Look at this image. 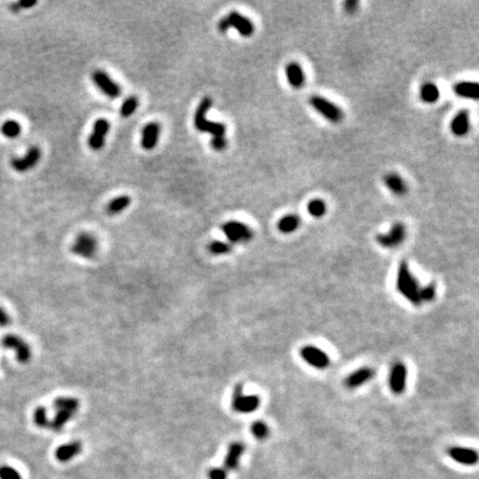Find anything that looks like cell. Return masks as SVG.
I'll return each instance as SVG.
<instances>
[{"label":"cell","instance_id":"28","mask_svg":"<svg viewBox=\"0 0 479 479\" xmlns=\"http://www.w3.org/2000/svg\"><path fill=\"white\" fill-rule=\"evenodd\" d=\"M307 212L313 217H322L326 213V203L321 199H313L308 202Z\"/></svg>","mask_w":479,"mask_h":479},{"label":"cell","instance_id":"27","mask_svg":"<svg viewBox=\"0 0 479 479\" xmlns=\"http://www.w3.org/2000/svg\"><path fill=\"white\" fill-rule=\"evenodd\" d=\"M130 203H131V199L128 195H121L111 201L106 210H108L109 214H118V213L127 209Z\"/></svg>","mask_w":479,"mask_h":479},{"label":"cell","instance_id":"14","mask_svg":"<svg viewBox=\"0 0 479 479\" xmlns=\"http://www.w3.org/2000/svg\"><path fill=\"white\" fill-rule=\"evenodd\" d=\"M110 123L108 120L99 119L94 124L93 133L88 139L89 147L93 150H100L104 146V139L109 132Z\"/></svg>","mask_w":479,"mask_h":479},{"label":"cell","instance_id":"18","mask_svg":"<svg viewBox=\"0 0 479 479\" xmlns=\"http://www.w3.org/2000/svg\"><path fill=\"white\" fill-rule=\"evenodd\" d=\"M245 451V446L243 443L234 442L230 444L227 448L226 456L224 458V469L225 471H235L240 465V461L242 455Z\"/></svg>","mask_w":479,"mask_h":479},{"label":"cell","instance_id":"21","mask_svg":"<svg viewBox=\"0 0 479 479\" xmlns=\"http://www.w3.org/2000/svg\"><path fill=\"white\" fill-rule=\"evenodd\" d=\"M471 129L469 122V113L467 110H461L455 115L451 122V131L456 137H464Z\"/></svg>","mask_w":479,"mask_h":479},{"label":"cell","instance_id":"11","mask_svg":"<svg viewBox=\"0 0 479 479\" xmlns=\"http://www.w3.org/2000/svg\"><path fill=\"white\" fill-rule=\"evenodd\" d=\"M93 80L95 85L102 91V93L108 96L109 98L114 99L118 98L121 95L120 86L110 78L108 74H105L102 70H96L93 74Z\"/></svg>","mask_w":479,"mask_h":479},{"label":"cell","instance_id":"36","mask_svg":"<svg viewBox=\"0 0 479 479\" xmlns=\"http://www.w3.org/2000/svg\"><path fill=\"white\" fill-rule=\"evenodd\" d=\"M211 146L213 149L216 150V151H223L227 146L225 135H221V137H213L211 140Z\"/></svg>","mask_w":479,"mask_h":479},{"label":"cell","instance_id":"1","mask_svg":"<svg viewBox=\"0 0 479 479\" xmlns=\"http://www.w3.org/2000/svg\"><path fill=\"white\" fill-rule=\"evenodd\" d=\"M396 287H397V291L414 305L418 306L422 304V299H420V288L422 287L413 273L410 272L408 263L406 261H401L398 265Z\"/></svg>","mask_w":479,"mask_h":479},{"label":"cell","instance_id":"7","mask_svg":"<svg viewBox=\"0 0 479 479\" xmlns=\"http://www.w3.org/2000/svg\"><path fill=\"white\" fill-rule=\"evenodd\" d=\"M71 252L84 259H93L98 252V241L96 236L88 232H82L75 240L71 246Z\"/></svg>","mask_w":479,"mask_h":479},{"label":"cell","instance_id":"3","mask_svg":"<svg viewBox=\"0 0 479 479\" xmlns=\"http://www.w3.org/2000/svg\"><path fill=\"white\" fill-rule=\"evenodd\" d=\"M211 106L212 99L210 96H205L201 100L194 113V125L199 131L210 132L213 137H221V135L225 134V125L221 122H213V121L206 119V113Z\"/></svg>","mask_w":479,"mask_h":479},{"label":"cell","instance_id":"22","mask_svg":"<svg viewBox=\"0 0 479 479\" xmlns=\"http://www.w3.org/2000/svg\"><path fill=\"white\" fill-rule=\"evenodd\" d=\"M285 74H287L288 84L295 89L301 88L305 84V75H304L302 67L296 62L288 64L285 68Z\"/></svg>","mask_w":479,"mask_h":479},{"label":"cell","instance_id":"13","mask_svg":"<svg viewBox=\"0 0 479 479\" xmlns=\"http://www.w3.org/2000/svg\"><path fill=\"white\" fill-rule=\"evenodd\" d=\"M41 158V151L38 147H31L28 150L25 157L22 158H14L11 161V166L14 170L18 172H26L30 170L35 166H37L38 162Z\"/></svg>","mask_w":479,"mask_h":479},{"label":"cell","instance_id":"12","mask_svg":"<svg viewBox=\"0 0 479 479\" xmlns=\"http://www.w3.org/2000/svg\"><path fill=\"white\" fill-rule=\"evenodd\" d=\"M406 380H407V369L403 363H396L389 373L388 385L390 390L396 395L403 394L406 388Z\"/></svg>","mask_w":479,"mask_h":479},{"label":"cell","instance_id":"32","mask_svg":"<svg viewBox=\"0 0 479 479\" xmlns=\"http://www.w3.org/2000/svg\"><path fill=\"white\" fill-rule=\"evenodd\" d=\"M33 423L40 428L49 427L50 420L48 418L47 409L43 406H38L35 412H33Z\"/></svg>","mask_w":479,"mask_h":479},{"label":"cell","instance_id":"4","mask_svg":"<svg viewBox=\"0 0 479 479\" xmlns=\"http://www.w3.org/2000/svg\"><path fill=\"white\" fill-rule=\"evenodd\" d=\"M309 104L316 112L322 114L324 118L332 123L341 122L343 118H344V113H343L340 106L333 103L332 101L325 99L324 96H312L309 98Z\"/></svg>","mask_w":479,"mask_h":479},{"label":"cell","instance_id":"9","mask_svg":"<svg viewBox=\"0 0 479 479\" xmlns=\"http://www.w3.org/2000/svg\"><path fill=\"white\" fill-rule=\"evenodd\" d=\"M406 238V227L401 222H396L387 233L379 234L376 236V241L381 246L386 249H393L400 245Z\"/></svg>","mask_w":479,"mask_h":479},{"label":"cell","instance_id":"39","mask_svg":"<svg viewBox=\"0 0 479 479\" xmlns=\"http://www.w3.org/2000/svg\"><path fill=\"white\" fill-rule=\"evenodd\" d=\"M359 4L360 2L355 1V0H347L343 6H344V10L347 13H354L357 10V8H359Z\"/></svg>","mask_w":479,"mask_h":479},{"label":"cell","instance_id":"40","mask_svg":"<svg viewBox=\"0 0 479 479\" xmlns=\"http://www.w3.org/2000/svg\"><path fill=\"white\" fill-rule=\"evenodd\" d=\"M217 28H219V30L221 32H226L227 30H229L230 25H229V22H227L226 17H223L221 19V20L219 21V25H217Z\"/></svg>","mask_w":479,"mask_h":479},{"label":"cell","instance_id":"33","mask_svg":"<svg viewBox=\"0 0 479 479\" xmlns=\"http://www.w3.org/2000/svg\"><path fill=\"white\" fill-rule=\"evenodd\" d=\"M251 432H252L253 436L255 438L262 440V439H265L266 437L269 436L270 429L268 427V425H266L265 423L261 422V420H258V422H254L252 424V427H251Z\"/></svg>","mask_w":479,"mask_h":479},{"label":"cell","instance_id":"8","mask_svg":"<svg viewBox=\"0 0 479 479\" xmlns=\"http://www.w3.org/2000/svg\"><path fill=\"white\" fill-rule=\"evenodd\" d=\"M1 344L4 348H10V350L16 352L17 361L22 363V364H26L31 360V348L20 336L9 334V335H6L2 338Z\"/></svg>","mask_w":479,"mask_h":479},{"label":"cell","instance_id":"19","mask_svg":"<svg viewBox=\"0 0 479 479\" xmlns=\"http://www.w3.org/2000/svg\"><path fill=\"white\" fill-rule=\"evenodd\" d=\"M160 131H161V127L158 122L148 123L142 129L141 147L144 150H152L156 148L160 137Z\"/></svg>","mask_w":479,"mask_h":479},{"label":"cell","instance_id":"10","mask_svg":"<svg viewBox=\"0 0 479 479\" xmlns=\"http://www.w3.org/2000/svg\"><path fill=\"white\" fill-rule=\"evenodd\" d=\"M299 354H301L302 359L305 361L308 365L314 367V369L325 370L330 366V357H328L325 352L318 347L313 345H306L302 348Z\"/></svg>","mask_w":479,"mask_h":479},{"label":"cell","instance_id":"23","mask_svg":"<svg viewBox=\"0 0 479 479\" xmlns=\"http://www.w3.org/2000/svg\"><path fill=\"white\" fill-rule=\"evenodd\" d=\"M384 183L390 192H393L394 194L398 196H403L406 194V192H407L406 182L397 173H387L384 177Z\"/></svg>","mask_w":479,"mask_h":479},{"label":"cell","instance_id":"20","mask_svg":"<svg viewBox=\"0 0 479 479\" xmlns=\"http://www.w3.org/2000/svg\"><path fill=\"white\" fill-rule=\"evenodd\" d=\"M82 452V444L78 440L75 442H69L65 445H61L57 448L56 451V458L60 463H67L74 459L76 456Z\"/></svg>","mask_w":479,"mask_h":479},{"label":"cell","instance_id":"24","mask_svg":"<svg viewBox=\"0 0 479 479\" xmlns=\"http://www.w3.org/2000/svg\"><path fill=\"white\" fill-rule=\"evenodd\" d=\"M454 91L457 96L465 99L477 100L479 96V87L476 82H471V81L458 82L457 85H455Z\"/></svg>","mask_w":479,"mask_h":479},{"label":"cell","instance_id":"30","mask_svg":"<svg viewBox=\"0 0 479 479\" xmlns=\"http://www.w3.org/2000/svg\"><path fill=\"white\" fill-rule=\"evenodd\" d=\"M138 105H139V100L137 96H129L128 99L124 100L122 106H121V110H120L121 117L129 118L130 115H132L135 112V110L138 109Z\"/></svg>","mask_w":479,"mask_h":479},{"label":"cell","instance_id":"34","mask_svg":"<svg viewBox=\"0 0 479 479\" xmlns=\"http://www.w3.org/2000/svg\"><path fill=\"white\" fill-rule=\"evenodd\" d=\"M436 297V285L430 283L420 288V299L423 302H430Z\"/></svg>","mask_w":479,"mask_h":479},{"label":"cell","instance_id":"38","mask_svg":"<svg viewBox=\"0 0 479 479\" xmlns=\"http://www.w3.org/2000/svg\"><path fill=\"white\" fill-rule=\"evenodd\" d=\"M11 323V317L4 311V308L0 306V326H8Z\"/></svg>","mask_w":479,"mask_h":479},{"label":"cell","instance_id":"26","mask_svg":"<svg viewBox=\"0 0 479 479\" xmlns=\"http://www.w3.org/2000/svg\"><path fill=\"white\" fill-rule=\"evenodd\" d=\"M420 99L426 103H435L439 99V90L436 85L428 82L420 88Z\"/></svg>","mask_w":479,"mask_h":479},{"label":"cell","instance_id":"16","mask_svg":"<svg viewBox=\"0 0 479 479\" xmlns=\"http://www.w3.org/2000/svg\"><path fill=\"white\" fill-rule=\"evenodd\" d=\"M375 376L374 370H372L371 367H362V369L356 370L355 372H353L352 374L348 375L345 381L344 384L350 389L357 388V387H361L362 385H364L373 379Z\"/></svg>","mask_w":479,"mask_h":479},{"label":"cell","instance_id":"35","mask_svg":"<svg viewBox=\"0 0 479 479\" xmlns=\"http://www.w3.org/2000/svg\"><path fill=\"white\" fill-rule=\"evenodd\" d=\"M0 479H22L16 468L8 465L0 466Z\"/></svg>","mask_w":479,"mask_h":479},{"label":"cell","instance_id":"6","mask_svg":"<svg viewBox=\"0 0 479 479\" xmlns=\"http://www.w3.org/2000/svg\"><path fill=\"white\" fill-rule=\"evenodd\" d=\"M226 239L231 243H248L253 239V231L239 221H229L221 226Z\"/></svg>","mask_w":479,"mask_h":479},{"label":"cell","instance_id":"29","mask_svg":"<svg viewBox=\"0 0 479 479\" xmlns=\"http://www.w3.org/2000/svg\"><path fill=\"white\" fill-rule=\"evenodd\" d=\"M1 132L7 138H17L19 137V134L21 132V127L17 121L14 120H8L2 124L1 127Z\"/></svg>","mask_w":479,"mask_h":479},{"label":"cell","instance_id":"2","mask_svg":"<svg viewBox=\"0 0 479 479\" xmlns=\"http://www.w3.org/2000/svg\"><path fill=\"white\" fill-rule=\"evenodd\" d=\"M80 406V401L76 397H58L53 401L55 416L50 420L49 428L55 432L64 429L65 426L74 418Z\"/></svg>","mask_w":479,"mask_h":479},{"label":"cell","instance_id":"17","mask_svg":"<svg viewBox=\"0 0 479 479\" xmlns=\"http://www.w3.org/2000/svg\"><path fill=\"white\" fill-rule=\"evenodd\" d=\"M448 455L452 459L463 465H475L478 461V455L475 449L466 447H452L448 449Z\"/></svg>","mask_w":479,"mask_h":479},{"label":"cell","instance_id":"37","mask_svg":"<svg viewBox=\"0 0 479 479\" xmlns=\"http://www.w3.org/2000/svg\"><path fill=\"white\" fill-rule=\"evenodd\" d=\"M207 476H209V479H226L227 473L224 468L214 467L210 469Z\"/></svg>","mask_w":479,"mask_h":479},{"label":"cell","instance_id":"31","mask_svg":"<svg viewBox=\"0 0 479 479\" xmlns=\"http://www.w3.org/2000/svg\"><path fill=\"white\" fill-rule=\"evenodd\" d=\"M207 249H209L210 253L214 255L229 254L232 252V250H233L232 245L223 241H213L209 244V246H207Z\"/></svg>","mask_w":479,"mask_h":479},{"label":"cell","instance_id":"25","mask_svg":"<svg viewBox=\"0 0 479 479\" xmlns=\"http://www.w3.org/2000/svg\"><path fill=\"white\" fill-rule=\"evenodd\" d=\"M299 217L295 214H287L283 217H281V220L278 223V229L280 232H282L284 234L293 233L297 230V227L299 226Z\"/></svg>","mask_w":479,"mask_h":479},{"label":"cell","instance_id":"15","mask_svg":"<svg viewBox=\"0 0 479 479\" xmlns=\"http://www.w3.org/2000/svg\"><path fill=\"white\" fill-rule=\"evenodd\" d=\"M225 17L227 19V22H229L230 28H235L241 36L251 37L253 35L254 25L249 18H246L243 14L236 11H231Z\"/></svg>","mask_w":479,"mask_h":479},{"label":"cell","instance_id":"41","mask_svg":"<svg viewBox=\"0 0 479 479\" xmlns=\"http://www.w3.org/2000/svg\"><path fill=\"white\" fill-rule=\"evenodd\" d=\"M37 3L36 0H22V1H20L19 3H17V6L18 8H30L32 6H35V4Z\"/></svg>","mask_w":479,"mask_h":479},{"label":"cell","instance_id":"5","mask_svg":"<svg viewBox=\"0 0 479 479\" xmlns=\"http://www.w3.org/2000/svg\"><path fill=\"white\" fill-rule=\"evenodd\" d=\"M261 399L256 395H245L243 393V386L238 384L235 386L232 395V408L236 413L250 414L255 412L260 407Z\"/></svg>","mask_w":479,"mask_h":479}]
</instances>
